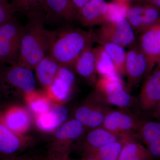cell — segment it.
Returning a JSON list of instances; mask_svg holds the SVG:
<instances>
[{"mask_svg":"<svg viewBox=\"0 0 160 160\" xmlns=\"http://www.w3.org/2000/svg\"><path fill=\"white\" fill-rule=\"evenodd\" d=\"M29 25L26 26L17 64L32 70L47 56L59 32L46 29L42 25L44 11L27 15Z\"/></svg>","mask_w":160,"mask_h":160,"instance_id":"1","label":"cell"},{"mask_svg":"<svg viewBox=\"0 0 160 160\" xmlns=\"http://www.w3.org/2000/svg\"><path fill=\"white\" fill-rule=\"evenodd\" d=\"M94 42V30L68 29L59 33L49 53L59 66L72 69L82 52Z\"/></svg>","mask_w":160,"mask_h":160,"instance_id":"2","label":"cell"},{"mask_svg":"<svg viewBox=\"0 0 160 160\" xmlns=\"http://www.w3.org/2000/svg\"><path fill=\"white\" fill-rule=\"evenodd\" d=\"M95 89L110 106L130 109L135 104L138 106V101L132 96L118 74L101 77L97 80Z\"/></svg>","mask_w":160,"mask_h":160,"instance_id":"3","label":"cell"},{"mask_svg":"<svg viewBox=\"0 0 160 160\" xmlns=\"http://www.w3.org/2000/svg\"><path fill=\"white\" fill-rule=\"evenodd\" d=\"M25 28L15 18L0 25V63L17 64Z\"/></svg>","mask_w":160,"mask_h":160,"instance_id":"4","label":"cell"},{"mask_svg":"<svg viewBox=\"0 0 160 160\" xmlns=\"http://www.w3.org/2000/svg\"><path fill=\"white\" fill-rule=\"evenodd\" d=\"M112 108L95 90L76 109L74 118L90 129L102 126L107 113Z\"/></svg>","mask_w":160,"mask_h":160,"instance_id":"5","label":"cell"},{"mask_svg":"<svg viewBox=\"0 0 160 160\" xmlns=\"http://www.w3.org/2000/svg\"><path fill=\"white\" fill-rule=\"evenodd\" d=\"M94 31L95 42L97 40H102L129 48L137 42L134 32L126 17L107 21Z\"/></svg>","mask_w":160,"mask_h":160,"instance_id":"6","label":"cell"},{"mask_svg":"<svg viewBox=\"0 0 160 160\" xmlns=\"http://www.w3.org/2000/svg\"><path fill=\"white\" fill-rule=\"evenodd\" d=\"M152 71L148 59L137 42L126 52L125 75L127 77L129 89L138 86Z\"/></svg>","mask_w":160,"mask_h":160,"instance_id":"7","label":"cell"},{"mask_svg":"<svg viewBox=\"0 0 160 160\" xmlns=\"http://www.w3.org/2000/svg\"><path fill=\"white\" fill-rule=\"evenodd\" d=\"M143 119L129 109H111L107 113L102 127L119 136L137 132Z\"/></svg>","mask_w":160,"mask_h":160,"instance_id":"8","label":"cell"},{"mask_svg":"<svg viewBox=\"0 0 160 160\" xmlns=\"http://www.w3.org/2000/svg\"><path fill=\"white\" fill-rule=\"evenodd\" d=\"M138 106L142 111L151 115L160 102V69L158 66L145 79L141 88Z\"/></svg>","mask_w":160,"mask_h":160,"instance_id":"9","label":"cell"},{"mask_svg":"<svg viewBox=\"0 0 160 160\" xmlns=\"http://www.w3.org/2000/svg\"><path fill=\"white\" fill-rule=\"evenodd\" d=\"M126 18L134 32L140 34L160 19V9L151 5L137 3L129 6Z\"/></svg>","mask_w":160,"mask_h":160,"instance_id":"10","label":"cell"},{"mask_svg":"<svg viewBox=\"0 0 160 160\" xmlns=\"http://www.w3.org/2000/svg\"><path fill=\"white\" fill-rule=\"evenodd\" d=\"M30 146V142L10 130L0 121L1 158H16Z\"/></svg>","mask_w":160,"mask_h":160,"instance_id":"11","label":"cell"},{"mask_svg":"<svg viewBox=\"0 0 160 160\" xmlns=\"http://www.w3.org/2000/svg\"><path fill=\"white\" fill-rule=\"evenodd\" d=\"M138 44L153 70L160 58V19L140 33Z\"/></svg>","mask_w":160,"mask_h":160,"instance_id":"12","label":"cell"},{"mask_svg":"<svg viewBox=\"0 0 160 160\" xmlns=\"http://www.w3.org/2000/svg\"><path fill=\"white\" fill-rule=\"evenodd\" d=\"M108 8L106 0H90L78 11V20L85 27L102 26L108 21Z\"/></svg>","mask_w":160,"mask_h":160,"instance_id":"13","label":"cell"},{"mask_svg":"<svg viewBox=\"0 0 160 160\" xmlns=\"http://www.w3.org/2000/svg\"><path fill=\"white\" fill-rule=\"evenodd\" d=\"M136 132L154 160H160V121L143 120Z\"/></svg>","mask_w":160,"mask_h":160,"instance_id":"14","label":"cell"},{"mask_svg":"<svg viewBox=\"0 0 160 160\" xmlns=\"http://www.w3.org/2000/svg\"><path fill=\"white\" fill-rule=\"evenodd\" d=\"M0 121L8 129L20 136L29 129L31 122L29 112L17 106H11L2 112Z\"/></svg>","mask_w":160,"mask_h":160,"instance_id":"15","label":"cell"},{"mask_svg":"<svg viewBox=\"0 0 160 160\" xmlns=\"http://www.w3.org/2000/svg\"><path fill=\"white\" fill-rule=\"evenodd\" d=\"M5 78L9 84L25 94L34 91L35 89V79L32 70L17 64L11 66L8 69Z\"/></svg>","mask_w":160,"mask_h":160,"instance_id":"16","label":"cell"},{"mask_svg":"<svg viewBox=\"0 0 160 160\" xmlns=\"http://www.w3.org/2000/svg\"><path fill=\"white\" fill-rule=\"evenodd\" d=\"M123 135H118L100 126L88 129L86 134H84L80 139L79 147L84 152L117 141L122 137Z\"/></svg>","mask_w":160,"mask_h":160,"instance_id":"17","label":"cell"},{"mask_svg":"<svg viewBox=\"0 0 160 160\" xmlns=\"http://www.w3.org/2000/svg\"><path fill=\"white\" fill-rule=\"evenodd\" d=\"M44 10L46 18L78 20V10L72 0H45Z\"/></svg>","mask_w":160,"mask_h":160,"instance_id":"18","label":"cell"},{"mask_svg":"<svg viewBox=\"0 0 160 160\" xmlns=\"http://www.w3.org/2000/svg\"><path fill=\"white\" fill-rule=\"evenodd\" d=\"M92 45L88 46L76 62L74 69L79 75L91 86H96L97 79L96 70V56Z\"/></svg>","mask_w":160,"mask_h":160,"instance_id":"19","label":"cell"},{"mask_svg":"<svg viewBox=\"0 0 160 160\" xmlns=\"http://www.w3.org/2000/svg\"><path fill=\"white\" fill-rule=\"evenodd\" d=\"M69 111L65 106L58 105L52 107L46 113L37 117L36 125L38 129L46 132H54L66 122Z\"/></svg>","mask_w":160,"mask_h":160,"instance_id":"20","label":"cell"},{"mask_svg":"<svg viewBox=\"0 0 160 160\" xmlns=\"http://www.w3.org/2000/svg\"><path fill=\"white\" fill-rule=\"evenodd\" d=\"M136 135V132L125 134L117 141L96 149L84 152L83 157L91 158L98 160H118L126 140Z\"/></svg>","mask_w":160,"mask_h":160,"instance_id":"21","label":"cell"},{"mask_svg":"<svg viewBox=\"0 0 160 160\" xmlns=\"http://www.w3.org/2000/svg\"><path fill=\"white\" fill-rule=\"evenodd\" d=\"M118 160H154V159L146 146L138 141L136 135L126 140Z\"/></svg>","mask_w":160,"mask_h":160,"instance_id":"22","label":"cell"},{"mask_svg":"<svg viewBox=\"0 0 160 160\" xmlns=\"http://www.w3.org/2000/svg\"><path fill=\"white\" fill-rule=\"evenodd\" d=\"M59 65L51 56H46L36 66L37 77L46 88L51 86L57 75Z\"/></svg>","mask_w":160,"mask_h":160,"instance_id":"23","label":"cell"},{"mask_svg":"<svg viewBox=\"0 0 160 160\" xmlns=\"http://www.w3.org/2000/svg\"><path fill=\"white\" fill-rule=\"evenodd\" d=\"M96 42L102 46L109 55L118 75L121 77L125 75L126 52L124 48L115 43L104 40H97Z\"/></svg>","mask_w":160,"mask_h":160,"instance_id":"24","label":"cell"},{"mask_svg":"<svg viewBox=\"0 0 160 160\" xmlns=\"http://www.w3.org/2000/svg\"><path fill=\"white\" fill-rule=\"evenodd\" d=\"M74 85L57 75L51 86L46 88V94L50 101L62 103L68 99Z\"/></svg>","mask_w":160,"mask_h":160,"instance_id":"25","label":"cell"},{"mask_svg":"<svg viewBox=\"0 0 160 160\" xmlns=\"http://www.w3.org/2000/svg\"><path fill=\"white\" fill-rule=\"evenodd\" d=\"M29 109L36 117L46 113L51 109V101L46 93L34 91L25 94Z\"/></svg>","mask_w":160,"mask_h":160,"instance_id":"26","label":"cell"},{"mask_svg":"<svg viewBox=\"0 0 160 160\" xmlns=\"http://www.w3.org/2000/svg\"><path fill=\"white\" fill-rule=\"evenodd\" d=\"M97 74L101 77L118 74L113 62L108 53L102 46L94 48Z\"/></svg>","mask_w":160,"mask_h":160,"instance_id":"27","label":"cell"},{"mask_svg":"<svg viewBox=\"0 0 160 160\" xmlns=\"http://www.w3.org/2000/svg\"><path fill=\"white\" fill-rule=\"evenodd\" d=\"M16 13L27 15L31 12L44 11L45 0H10Z\"/></svg>","mask_w":160,"mask_h":160,"instance_id":"28","label":"cell"},{"mask_svg":"<svg viewBox=\"0 0 160 160\" xmlns=\"http://www.w3.org/2000/svg\"><path fill=\"white\" fill-rule=\"evenodd\" d=\"M14 7L8 0H0V25L14 18L16 14Z\"/></svg>","mask_w":160,"mask_h":160,"instance_id":"29","label":"cell"},{"mask_svg":"<svg viewBox=\"0 0 160 160\" xmlns=\"http://www.w3.org/2000/svg\"><path fill=\"white\" fill-rule=\"evenodd\" d=\"M17 158L18 160H50L47 156L45 157H43L40 156L23 154L19 156Z\"/></svg>","mask_w":160,"mask_h":160,"instance_id":"30","label":"cell"},{"mask_svg":"<svg viewBox=\"0 0 160 160\" xmlns=\"http://www.w3.org/2000/svg\"><path fill=\"white\" fill-rule=\"evenodd\" d=\"M138 3L151 5L160 9V0H132Z\"/></svg>","mask_w":160,"mask_h":160,"instance_id":"31","label":"cell"},{"mask_svg":"<svg viewBox=\"0 0 160 160\" xmlns=\"http://www.w3.org/2000/svg\"><path fill=\"white\" fill-rule=\"evenodd\" d=\"M90 0H72L78 11Z\"/></svg>","mask_w":160,"mask_h":160,"instance_id":"32","label":"cell"},{"mask_svg":"<svg viewBox=\"0 0 160 160\" xmlns=\"http://www.w3.org/2000/svg\"><path fill=\"white\" fill-rule=\"evenodd\" d=\"M151 115L156 118L157 120L160 121V102L157 107L156 109Z\"/></svg>","mask_w":160,"mask_h":160,"instance_id":"33","label":"cell"},{"mask_svg":"<svg viewBox=\"0 0 160 160\" xmlns=\"http://www.w3.org/2000/svg\"><path fill=\"white\" fill-rule=\"evenodd\" d=\"M69 160H71L69 159ZM79 160H98L92 158H89V157H83L82 159Z\"/></svg>","mask_w":160,"mask_h":160,"instance_id":"34","label":"cell"},{"mask_svg":"<svg viewBox=\"0 0 160 160\" xmlns=\"http://www.w3.org/2000/svg\"><path fill=\"white\" fill-rule=\"evenodd\" d=\"M17 157L10 158H1L0 160H18Z\"/></svg>","mask_w":160,"mask_h":160,"instance_id":"35","label":"cell"},{"mask_svg":"<svg viewBox=\"0 0 160 160\" xmlns=\"http://www.w3.org/2000/svg\"><path fill=\"white\" fill-rule=\"evenodd\" d=\"M129 0H116L117 2H120L128 3Z\"/></svg>","mask_w":160,"mask_h":160,"instance_id":"36","label":"cell"},{"mask_svg":"<svg viewBox=\"0 0 160 160\" xmlns=\"http://www.w3.org/2000/svg\"><path fill=\"white\" fill-rule=\"evenodd\" d=\"M157 64L158 67L160 69V58L158 60L157 62L156 63Z\"/></svg>","mask_w":160,"mask_h":160,"instance_id":"37","label":"cell"},{"mask_svg":"<svg viewBox=\"0 0 160 160\" xmlns=\"http://www.w3.org/2000/svg\"><path fill=\"white\" fill-rule=\"evenodd\" d=\"M8 1H9V0H8Z\"/></svg>","mask_w":160,"mask_h":160,"instance_id":"38","label":"cell"},{"mask_svg":"<svg viewBox=\"0 0 160 160\" xmlns=\"http://www.w3.org/2000/svg\"></svg>","mask_w":160,"mask_h":160,"instance_id":"39","label":"cell"}]
</instances>
